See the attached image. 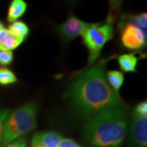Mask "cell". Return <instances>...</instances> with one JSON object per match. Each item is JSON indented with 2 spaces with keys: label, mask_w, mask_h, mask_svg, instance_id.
<instances>
[{
  "label": "cell",
  "mask_w": 147,
  "mask_h": 147,
  "mask_svg": "<svg viewBox=\"0 0 147 147\" xmlns=\"http://www.w3.org/2000/svg\"><path fill=\"white\" fill-rule=\"evenodd\" d=\"M105 67L103 63L91 67L81 74L69 88L71 105L87 119L104 111L125 106L119 93L108 84Z\"/></svg>",
  "instance_id": "6da1fadb"
},
{
  "label": "cell",
  "mask_w": 147,
  "mask_h": 147,
  "mask_svg": "<svg viewBox=\"0 0 147 147\" xmlns=\"http://www.w3.org/2000/svg\"><path fill=\"white\" fill-rule=\"evenodd\" d=\"M127 123L125 106L104 111L87 119L84 137L93 147H122Z\"/></svg>",
  "instance_id": "7a4b0ae2"
},
{
  "label": "cell",
  "mask_w": 147,
  "mask_h": 147,
  "mask_svg": "<svg viewBox=\"0 0 147 147\" xmlns=\"http://www.w3.org/2000/svg\"><path fill=\"white\" fill-rule=\"evenodd\" d=\"M38 104L30 101L11 111L5 121L1 147L33 131L37 125Z\"/></svg>",
  "instance_id": "3957f363"
},
{
  "label": "cell",
  "mask_w": 147,
  "mask_h": 147,
  "mask_svg": "<svg viewBox=\"0 0 147 147\" xmlns=\"http://www.w3.org/2000/svg\"><path fill=\"white\" fill-rule=\"evenodd\" d=\"M114 21L115 18L108 16L103 22L90 23L83 33V42L88 51V66L92 65L105 44L113 39Z\"/></svg>",
  "instance_id": "277c9868"
},
{
  "label": "cell",
  "mask_w": 147,
  "mask_h": 147,
  "mask_svg": "<svg viewBox=\"0 0 147 147\" xmlns=\"http://www.w3.org/2000/svg\"><path fill=\"white\" fill-rule=\"evenodd\" d=\"M89 25L90 23L80 20L71 13L63 23L56 26V30L61 39L65 43H68L77 37L82 36L84 31Z\"/></svg>",
  "instance_id": "5b68a950"
},
{
  "label": "cell",
  "mask_w": 147,
  "mask_h": 147,
  "mask_svg": "<svg viewBox=\"0 0 147 147\" xmlns=\"http://www.w3.org/2000/svg\"><path fill=\"white\" fill-rule=\"evenodd\" d=\"M121 30L120 42L127 50H140L146 45V37L137 27L126 24L119 29Z\"/></svg>",
  "instance_id": "8992f818"
},
{
  "label": "cell",
  "mask_w": 147,
  "mask_h": 147,
  "mask_svg": "<svg viewBox=\"0 0 147 147\" xmlns=\"http://www.w3.org/2000/svg\"><path fill=\"white\" fill-rule=\"evenodd\" d=\"M129 147H147V118L132 113Z\"/></svg>",
  "instance_id": "52a82bcc"
},
{
  "label": "cell",
  "mask_w": 147,
  "mask_h": 147,
  "mask_svg": "<svg viewBox=\"0 0 147 147\" xmlns=\"http://www.w3.org/2000/svg\"><path fill=\"white\" fill-rule=\"evenodd\" d=\"M28 7V3L25 0H11L8 7L7 20L12 23L18 21L21 16L25 15Z\"/></svg>",
  "instance_id": "ba28073f"
},
{
  "label": "cell",
  "mask_w": 147,
  "mask_h": 147,
  "mask_svg": "<svg viewBox=\"0 0 147 147\" xmlns=\"http://www.w3.org/2000/svg\"><path fill=\"white\" fill-rule=\"evenodd\" d=\"M37 141L41 147H58L62 137L55 131H46L35 134Z\"/></svg>",
  "instance_id": "9c48e42d"
},
{
  "label": "cell",
  "mask_w": 147,
  "mask_h": 147,
  "mask_svg": "<svg viewBox=\"0 0 147 147\" xmlns=\"http://www.w3.org/2000/svg\"><path fill=\"white\" fill-rule=\"evenodd\" d=\"M138 58L134 53L122 54L118 57V62L120 69L126 73H136Z\"/></svg>",
  "instance_id": "30bf717a"
},
{
  "label": "cell",
  "mask_w": 147,
  "mask_h": 147,
  "mask_svg": "<svg viewBox=\"0 0 147 147\" xmlns=\"http://www.w3.org/2000/svg\"><path fill=\"white\" fill-rule=\"evenodd\" d=\"M8 30L16 37L23 39L24 41L29 36L30 32V27L28 26L26 23L22 21H16L11 23L8 27Z\"/></svg>",
  "instance_id": "8fae6325"
},
{
  "label": "cell",
  "mask_w": 147,
  "mask_h": 147,
  "mask_svg": "<svg viewBox=\"0 0 147 147\" xmlns=\"http://www.w3.org/2000/svg\"><path fill=\"white\" fill-rule=\"evenodd\" d=\"M107 82L115 92L119 93L124 82L123 74L119 70H110L107 72Z\"/></svg>",
  "instance_id": "7c38bea8"
},
{
  "label": "cell",
  "mask_w": 147,
  "mask_h": 147,
  "mask_svg": "<svg viewBox=\"0 0 147 147\" xmlns=\"http://www.w3.org/2000/svg\"><path fill=\"white\" fill-rule=\"evenodd\" d=\"M23 42H24L23 39L16 37L8 30L5 39L3 42V45L0 47V51H11V52L12 50L16 49Z\"/></svg>",
  "instance_id": "4fadbf2b"
},
{
  "label": "cell",
  "mask_w": 147,
  "mask_h": 147,
  "mask_svg": "<svg viewBox=\"0 0 147 147\" xmlns=\"http://www.w3.org/2000/svg\"><path fill=\"white\" fill-rule=\"evenodd\" d=\"M18 82L16 74L11 69L5 67L0 68V84L3 86H7L16 84Z\"/></svg>",
  "instance_id": "5bb4252c"
},
{
  "label": "cell",
  "mask_w": 147,
  "mask_h": 147,
  "mask_svg": "<svg viewBox=\"0 0 147 147\" xmlns=\"http://www.w3.org/2000/svg\"><path fill=\"white\" fill-rule=\"evenodd\" d=\"M14 60L13 53L11 51H0V65H9Z\"/></svg>",
  "instance_id": "9a60e30c"
},
{
  "label": "cell",
  "mask_w": 147,
  "mask_h": 147,
  "mask_svg": "<svg viewBox=\"0 0 147 147\" xmlns=\"http://www.w3.org/2000/svg\"><path fill=\"white\" fill-rule=\"evenodd\" d=\"M123 0H113L110 4V11L108 16H111L115 19L116 15L119 12L121 9V6Z\"/></svg>",
  "instance_id": "2e32d148"
},
{
  "label": "cell",
  "mask_w": 147,
  "mask_h": 147,
  "mask_svg": "<svg viewBox=\"0 0 147 147\" xmlns=\"http://www.w3.org/2000/svg\"><path fill=\"white\" fill-rule=\"evenodd\" d=\"M10 109H0V147H1V142H2V137H3V126L5 123V121L7 116L10 114Z\"/></svg>",
  "instance_id": "e0dca14e"
},
{
  "label": "cell",
  "mask_w": 147,
  "mask_h": 147,
  "mask_svg": "<svg viewBox=\"0 0 147 147\" xmlns=\"http://www.w3.org/2000/svg\"><path fill=\"white\" fill-rule=\"evenodd\" d=\"M134 114H136L137 115L142 116V117H146L147 115V102L146 100L142 101L141 103H139L138 105L135 107Z\"/></svg>",
  "instance_id": "ac0fdd59"
},
{
  "label": "cell",
  "mask_w": 147,
  "mask_h": 147,
  "mask_svg": "<svg viewBox=\"0 0 147 147\" xmlns=\"http://www.w3.org/2000/svg\"><path fill=\"white\" fill-rule=\"evenodd\" d=\"M3 147H27V144L23 138H18Z\"/></svg>",
  "instance_id": "d6986e66"
},
{
  "label": "cell",
  "mask_w": 147,
  "mask_h": 147,
  "mask_svg": "<svg viewBox=\"0 0 147 147\" xmlns=\"http://www.w3.org/2000/svg\"><path fill=\"white\" fill-rule=\"evenodd\" d=\"M58 147H81L79 145L70 139H62Z\"/></svg>",
  "instance_id": "ffe728a7"
},
{
  "label": "cell",
  "mask_w": 147,
  "mask_h": 147,
  "mask_svg": "<svg viewBox=\"0 0 147 147\" xmlns=\"http://www.w3.org/2000/svg\"><path fill=\"white\" fill-rule=\"evenodd\" d=\"M31 147H41V146H40V145L38 144V141H37L36 135H34V137H33V140H32Z\"/></svg>",
  "instance_id": "44dd1931"
},
{
  "label": "cell",
  "mask_w": 147,
  "mask_h": 147,
  "mask_svg": "<svg viewBox=\"0 0 147 147\" xmlns=\"http://www.w3.org/2000/svg\"><path fill=\"white\" fill-rule=\"evenodd\" d=\"M3 29H5V26H4V23L0 20V31L3 30Z\"/></svg>",
  "instance_id": "7402d4cb"
},
{
  "label": "cell",
  "mask_w": 147,
  "mask_h": 147,
  "mask_svg": "<svg viewBox=\"0 0 147 147\" xmlns=\"http://www.w3.org/2000/svg\"><path fill=\"white\" fill-rule=\"evenodd\" d=\"M69 1H70L71 3H75V2H76L77 0H69Z\"/></svg>",
  "instance_id": "603a6c76"
},
{
  "label": "cell",
  "mask_w": 147,
  "mask_h": 147,
  "mask_svg": "<svg viewBox=\"0 0 147 147\" xmlns=\"http://www.w3.org/2000/svg\"><path fill=\"white\" fill-rule=\"evenodd\" d=\"M112 1H113V0H109V3H112Z\"/></svg>",
  "instance_id": "cb8c5ba5"
}]
</instances>
